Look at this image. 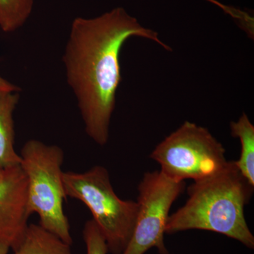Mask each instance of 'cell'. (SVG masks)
I'll return each mask as SVG.
<instances>
[{
	"mask_svg": "<svg viewBox=\"0 0 254 254\" xmlns=\"http://www.w3.org/2000/svg\"><path fill=\"white\" fill-rule=\"evenodd\" d=\"M132 37L172 48L156 32L142 26L123 8L92 18L73 20L63 55L66 81L77 100L85 131L95 143L105 145L122 81L120 53Z\"/></svg>",
	"mask_w": 254,
	"mask_h": 254,
	"instance_id": "6da1fadb",
	"label": "cell"
},
{
	"mask_svg": "<svg viewBox=\"0 0 254 254\" xmlns=\"http://www.w3.org/2000/svg\"><path fill=\"white\" fill-rule=\"evenodd\" d=\"M254 188L235 162L229 161L218 173L188 187V199L169 216L165 233L207 230L239 241L253 250L254 237L246 221L245 209Z\"/></svg>",
	"mask_w": 254,
	"mask_h": 254,
	"instance_id": "7a4b0ae2",
	"label": "cell"
},
{
	"mask_svg": "<svg viewBox=\"0 0 254 254\" xmlns=\"http://www.w3.org/2000/svg\"><path fill=\"white\" fill-rule=\"evenodd\" d=\"M21 168L28 180V208L36 213L39 225L65 243H73L71 227L64 212L66 199L62 170L64 153L60 146L28 140L20 153Z\"/></svg>",
	"mask_w": 254,
	"mask_h": 254,
	"instance_id": "3957f363",
	"label": "cell"
},
{
	"mask_svg": "<svg viewBox=\"0 0 254 254\" xmlns=\"http://www.w3.org/2000/svg\"><path fill=\"white\" fill-rule=\"evenodd\" d=\"M66 196L89 209L111 254H123L136 225L138 204L121 199L113 190L108 170L95 165L85 173H63Z\"/></svg>",
	"mask_w": 254,
	"mask_h": 254,
	"instance_id": "277c9868",
	"label": "cell"
},
{
	"mask_svg": "<svg viewBox=\"0 0 254 254\" xmlns=\"http://www.w3.org/2000/svg\"><path fill=\"white\" fill-rule=\"evenodd\" d=\"M160 171L177 181H199L223 170L225 149L205 127L185 122L152 151Z\"/></svg>",
	"mask_w": 254,
	"mask_h": 254,
	"instance_id": "5b68a950",
	"label": "cell"
},
{
	"mask_svg": "<svg viewBox=\"0 0 254 254\" xmlns=\"http://www.w3.org/2000/svg\"><path fill=\"white\" fill-rule=\"evenodd\" d=\"M186 187L159 171L143 175L138 186V215L131 240L123 254H144L155 247L168 254L164 235L170 208Z\"/></svg>",
	"mask_w": 254,
	"mask_h": 254,
	"instance_id": "8992f818",
	"label": "cell"
},
{
	"mask_svg": "<svg viewBox=\"0 0 254 254\" xmlns=\"http://www.w3.org/2000/svg\"><path fill=\"white\" fill-rule=\"evenodd\" d=\"M31 214L28 208V180L21 165L5 168L0 180V242L13 252L24 237Z\"/></svg>",
	"mask_w": 254,
	"mask_h": 254,
	"instance_id": "52a82bcc",
	"label": "cell"
},
{
	"mask_svg": "<svg viewBox=\"0 0 254 254\" xmlns=\"http://www.w3.org/2000/svg\"><path fill=\"white\" fill-rule=\"evenodd\" d=\"M19 98V92L0 91V166L4 169L21 164L14 148V113Z\"/></svg>",
	"mask_w": 254,
	"mask_h": 254,
	"instance_id": "ba28073f",
	"label": "cell"
},
{
	"mask_svg": "<svg viewBox=\"0 0 254 254\" xmlns=\"http://www.w3.org/2000/svg\"><path fill=\"white\" fill-rule=\"evenodd\" d=\"M71 246L41 225L28 224L22 242L14 254H73Z\"/></svg>",
	"mask_w": 254,
	"mask_h": 254,
	"instance_id": "9c48e42d",
	"label": "cell"
},
{
	"mask_svg": "<svg viewBox=\"0 0 254 254\" xmlns=\"http://www.w3.org/2000/svg\"><path fill=\"white\" fill-rule=\"evenodd\" d=\"M232 136L240 140V158L235 162L241 174L254 187V126L247 114L230 124Z\"/></svg>",
	"mask_w": 254,
	"mask_h": 254,
	"instance_id": "30bf717a",
	"label": "cell"
},
{
	"mask_svg": "<svg viewBox=\"0 0 254 254\" xmlns=\"http://www.w3.org/2000/svg\"><path fill=\"white\" fill-rule=\"evenodd\" d=\"M34 0H0V28L11 33L22 27L33 11Z\"/></svg>",
	"mask_w": 254,
	"mask_h": 254,
	"instance_id": "8fae6325",
	"label": "cell"
},
{
	"mask_svg": "<svg viewBox=\"0 0 254 254\" xmlns=\"http://www.w3.org/2000/svg\"><path fill=\"white\" fill-rule=\"evenodd\" d=\"M87 254H108V246L101 231L93 219L88 220L83 230Z\"/></svg>",
	"mask_w": 254,
	"mask_h": 254,
	"instance_id": "7c38bea8",
	"label": "cell"
},
{
	"mask_svg": "<svg viewBox=\"0 0 254 254\" xmlns=\"http://www.w3.org/2000/svg\"><path fill=\"white\" fill-rule=\"evenodd\" d=\"M0 91L19 92L20 88L14 83L0 76Z\"/></svg>",
	"mask_w": 254,
	"mask_h": 254,
	"instance_id": "4fadbf2b",
	"label": "cell"
},
{
	"mask_svg": "<svg viewBox=\"0 0 254 254\" xmlns=\"http://www.w3.org/2000/svg\"><path fill=\"white\" fill-rule=\"evenodd\" d=\"M11 250L7 245L0 242V254H8L9 250Z\"/></svg>",
	"mask_w": 254,
	"mask_h": 254,
	"instance_id": "5bb4252c",
	"label": "cell"
},
{
	"mask_svg": "<svg viewBox=\"0 0 254 254\" xmlns=\"http://www.w3.org/2000/svg\"><path fill=\"white\" fill-rule=\"evenodd\" d=\"M4 168H1V166H0V180H1V177L3 176V174H4Z\"/></svg>",
	"mask_w": 254,
	"mask_h": 254,
	"instance_id": "9a60e30c",
	"label": "cell"
}]
</instances>
